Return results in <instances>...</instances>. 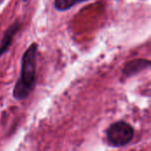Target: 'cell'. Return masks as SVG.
<instances>
[{"label": "cell", "mask_w": 151, "mask_h": 151, "mask_svg": "<svg viewBox=\"0 0 151 151\" xmlns=\"http://www.w3.org/2000/svg\"><path fill=\"white\" fill-rule=\"evenodd\" d=\"M88 0H55L54 1V7L56 10L59 12H65L74 6L79 3H82Z\"/></svg>", "instance_id": "5b68a950"}, {"label": "cell", "mask_w": 151, "mask_h": 151, "mask_svg": "<svg viewBox=\"0 0 151 151\" xmlns=\"http://www.w3.org/2000/svg\"><path fill=\"white\" fill-rule=\"evenodd\" d=\"M108 143L115 148L129 144L134 137V129L127 121L119 120L112 123L106 130Z\"/></svg>", "instance_id": "7a4b0ae2"}, {"label": "cell", "mask_w": 151, "mask_h": 151, "mask_svg": "<svg viewBox=\"0 0 151 151\" xmlns=\"http://www.w3.org/2000/svg\"><path fill=\"white\" fill-rule=\"evenodd\" d=\"M24 2H27V1H28V0H23Z\"/></svg>", "instance_id": "8992f818"}, {"label": "cell", "mask_w": 151, "mask_h": 151, "mask_svg": "<svg viewBox=\"0 0 151 151\" xmlns=\"http://www.w3.org/2000/svg\"><path fill=\"white\" fill-rule=\"evenodd\" d=\"M20 27H21V23L19 20H16L6 29L0 42V56L4 54L5 51L8 50V48L10 47L12 42L14 35L18 33Z\"/></svg>", "instance_id": "277c9868"}, {"label": "cell", "mask_w": 151, "mask_h": 151, "mask_svg": "<svg viewBox=\"0 0 151 151\" xmlns=\"http://www.w3.org/2000/svg\"><path fill=\"white\" fill-rule=\"evenodd\" d=\"M150 61L149 59H143V58L134 59L127 62L125 65L122 70V73L124 76L129 78L150 68Z\"/></svg>", "instance_id": "3957f363"}, {"label": "cell", "mask_w": 151, "mask_h": 151, "mask_svg": "<svg viewBox=\"0 0 151 151\" xmlns=\"http://www.w3.org/2000/svg\"><path fill=\"white\" fill-rule=\"evenodd\" d=\"M38 44L32 43L24 52L21 58L20 76L13 88V97L18 101L27 98L34 88L36 78V57Z\"/></svg>", "instance_id": "6da1fadb"}]
</instances>
